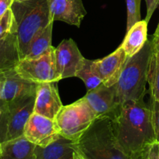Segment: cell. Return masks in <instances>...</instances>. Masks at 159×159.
I'll return each mask as SVG.
<instances>
[{
	"label": "cell",
	"instance_id": "2e32d148",
	"mask_svg": "<svg viewBox=\"0 0 159 159\" xmlns=\"http://www.w3.org/2000/svg\"><path fill=\"white\" fill-rule=\"evenodd\" d=\"M74 141L59 135V138L45 147H35L36 159H73Z\"/></svg>",
	"mask_w": 159,
	"mask_h": 159
},
{
	"label": "cell",
	"instance_id": "e0dca14e",
	"mask_svg": "<svg viewBox=\"0 0 159 159\" xmlns=\"http://www.w3.org/2000/svg\"><path fill=\"white\" fill-rule=\"evenodd\" d=\"M147 24L145 20H141L134 23L130 29L126 31L121 48L127 57H130L138 53L144 46L147 39Z\"/></svg>",
	"mask_w": 159,
	"mask_h": 159
},
{
	"label": "cell",
	"instance_id": "44dd1931",
	"mask_svg": "<svg viewBox=\"0 0 159 159\" xmlns=\"http://www.w3.org/2000/svg\"><path fill=\"white\" fill-rule=\"evenodd\" d=\"M91 62V60L85 59L84 65L80 69L76 76V77L80 78L84 82L87 91L94 89L102 84V81L92 71Z\"/></svg>",
	"mask_w": 159,
	"mask_h": 159
},
{
	"label": "cell",
	"instance_id": "5bb4252c",
	"mask_svg": "<svg viewBox=\"0 0 159 159\" xmlns=\"http://www.w3.org/2000/svg\"><path fill=\"white\" fill-rule=\"evenodd\" d=\"M4 74L5 79L0 99L9 102L17 98L36 94L39 83H35L22 78L16 71L15 68L5 71Z\"/></svg>",
	"mask_w": 159,
	"mask_h": 159
},
{
	"label": "cell",
	"instance_id": "7c38bea8",
	"mask_svg": "<svg viewBox=\"0 0 159 159\" xmlns=\"http://www.w3.org/2000/svg\"><path fill=\"white\" fill-rule=\"evenodd\" d=\"M56 82H43L37 86L34 102V113L55 120L62 105Z\"/></svg>",
	"mask_w": 159,
	"mask_h": 159
},
{
	"label": "cell",
	"instance_id": "4316f807",
	"mask_svg": "<svg viewBox=\"0 0 159 159\" xmlns=\"http://www.w3.org/2000/svg\"><path fill=\"white\" fill-rule=\"evenodd\" d=\"M145 2L147 6V15L145 20L148 23L154 11L159 6V0H145Z\"/></svg>",
	"mask_w": 159,
	"mask_h": 159
},
{
	"label": "cell",
	"instance_id": "ac0fdd59",
	"mask_svg": "<svg viewBox=\"0 0 159 159\" xmlns=\"http://www.w3.org/2000/svg\"><path fill=\"white\" fill-rule=\"evenodd\" d=\"M20 59L17 34L0 39V71L15 68Z\"/></svg>",
	"mask_w": 159,
	"mask_h": 159
},
{
	"label": "cell",
	"instance_id": "484cf974",
	"mask_svg": "<svg viewBox=\"0 0 159 159\" xmlns=\"http://www.w3.org/2000/svg\"><path fill=\"white\" fill-rule=\"evenodd\" d=\"M142 154L147 159H159V142L154 141L148 144L143 149Z\"/></svg>",
	"mask_w": 159,
	"mask_h": 159
},
{
	"label": "cell",
	"instance_id": "f1b7e54d",
	"mask_svg": "<svg viewBox=\"0 0 159 159\" xmlns=\"http://www.w3.org/2000/svg\"><path fill=\"white\" fill-rule=\"evenodd\" d=\"M14 0H0V19L11 8Z\"/></svg>",
	"mask_w": 159,
	"mask_h": 159
},
{
	"label": "cell",
	"instance_id": "4fadbf2b",
	"mask_svg": "<svg viewBox=\"0 0 159 159\" xmlns=\"http://www.w3.org/2000/svg\"><path fill=\"white\" fill-rule=\"evenodd\" d=\"M51 20L80 27L87 15L82 0H47Z\"/></svg>",
	"mask_w": 159,
	"mask_h": 159
},
{
	"label": "cell",
	"instance_id": "8fae6325",
	"mask_svg": "<svg viewBox=\"0 0 159 159\" xmlns=\"http://www.w3.org/2000/svg\"><path fill=\"white\" fill-rule=\"evenodd\" d=\"M126 59L127 56L120 46L104 58L92 61L91 69L102 81V84L112 86L119 79Z\"/></svg>",
	"mask_w": 159,
	"mask_h": 159
},
{
	"label": "cell",
	"instance_id": "4dcf8cb0",
	"mask_svg": "<svg viewBox=\"0 0 159 159\" xmlns=\"http://www.w3.org/2000/svg\"><path fill=\"white\" fill-rule=\"evenodd\" d=\"M131 159H147L145 158L144 155L141 153H137V154H134L131 156Z\"/></svg>",
	"mask_w": 159,
	"mask_h": 159
},
{
	"label": "cell",
	"instance_id": "30bf717a",
	"mask_svg": "<svg viewBox=\"0 0 159 159\" xmlns=\"http://www.w3.org/2000/svg\"><path fill=\"white\" fill-rule=\"evenodd\" d=\"M59 129L55 120L33 113L23 130V136L36 146L45 147L59 137Z\"/></svg>",
	"mask_w": 159,
	"mask_h": 159
},
{
	"label": "cell",
	"instance_id": "ba28073f",
	"mask_svg": "<svg viewBox=\"0 0 159 159\" xmlns=\"http://www.w3.org/2000/svg\"><path fill=\"white\" fill-rule=\"evenodd\" d=\"M84 98L97 117L108 116L113 120L118 113L122 106L117 95L116 84L112 86L101 84L97 88L87 91Z\"/></svg>",
	"mask_w": 159,
	"mask_h": 159
},
{
	"label": "cell",
	"instance_id": "9a60e30c",
	"mask_svg": "<svg viewBox=\"0 0 159 159\" xmlns=\"http://www.w3.org/2000/svg\"><path fill=\"white\" fill-rule=\"evenodd\" d=\"M36 145L24 136L0 144V159H36Z\"/></svg>",
	"mask_w": 159,
	"mask_h": 159
},
{
	"label": "cell",
	"instance_id": "7402d4cb",
	"mask_svg": "<svg viewBox=\"0 0 159 159\" xmlns=\"http://www.w3.org/2000/svg\"><path fill=\"white\" fill-rule=\"evenodd\" d=\"M15 33L17 34V24L10 8L0 19V39Z\"/></svg>",
	"mask_w": 159,
	"mask_h": 159
},
{
	"label": "cell",
	"instance_id": "5b68a950",
	"mask_svg": "<svg viewBox=\"0 0 159 159\" xmlns=\"http://www.w3.org/2000/svg\"><path fill=\"white\" fill-rule=\"evenodd\" d=\"M97 118L84 97L67 106H62L56 116L59 134L76 141Z\"/></svg>",
	"mask_w": 159,
	"mask_h": 159
},
{
	"label": "cell",
	"instance_id": "3957f363",
	"mask_svg": "<svg viewBox=\"0 0 159 159\" xmlns=\"http://www.w3.org/2000/svg\"><path fill=\"white\" fill-rule=\"evenodd\" d=\"M11 9L17 24V41L22 59L34 36L54 20L50 16L47 0L13 2Z\"/></svg>",
	"mask_w": 159,
	"mask_h": 159
},
{
	"label": "cell",
	"instance_id": "ffe728a7",
	"mask_svg": "<svg viewBox=\"0 0 159 159\" xmlns=\"http://www.w3.org/2000/svg\"><path fill=\"white\" fill-rule=\"evenodd\" d=\"M147 82L151 98L159 101V58L151 54L147 71Z\"/></svg>",
	"mask_w": 159,
	"mask_h": 159
},
{
	"label": "cell",
	"instance_id": "83f0119b",
	"mask_svg": "<svg viewBox=\"0 0 159 159\" xmlns=\"http://www.w3.org/2000/svg\"><path fill=\"white\" fill-rule=\"evenodd\" d=\"M151 45H152V54L157 58H159V22L155 32L153 35Z\"/></svg>",
	"mask_w": 159,
	"mask_h": 159
},
{
	"label": "cell",
	"instance_id": "277c9868",
	"mask_svg": "<svg viewBox=\"0 0 159 159\" xmlns=\"http://www.w3.org/2000/svg\"><path fill=\"white\" fill-rule=\"evenodd\" d=\"M151 54V40H147L138 53L127 57L116 83L117 95L121 104L126 101L137 100L146 95L147 71Z\"/></svg>",
	"mask_w": 159,
	"mask_h": 159
},
{
	"label": "cell",
	"instance_id": "7a4b0ae2",
	"mask_svg": "<svg viewBox=\"0 0 159 159\" xmlns=\"http://www.w3.org/2000/svg\"><path fill=\"white\" fill-rule=\"evenodd\" d=\"M73 147L84 159H131L118 145L108 116L97 117Z\"/></svg>",
	"mask_w": 159,
	"mask_h": 159
},
{
	"label": "cell",
	"instance_id": "d4e9b609",
	"mask_svg": "<svg viewBox=\"0 0 159 159\" xmlns=\"http://www.w3.org/2000/svg\"><path fill=\"white\" fill-rule=\"evenodd\" d=\"M149 107L151 109V120L155 136V141L159 142V101L154 100L151 98Z\"/></svg>",
	"mask_w": 159,
	"mask_h": 159
},
{
	"label": "cell",
	"instance_id": "f546056e",
	"mask_svg": "<svg viewBox=\"0 0 159 159\" xmlns=\"http://www.w3.org/2000/svg\"><path fill=\"white\" fill-rule=\"evenodd\" d=\"M5 71H0V95H1L2 89L3 82H4L5 79Z\"/></svg>",
	"mask_w": 159,
	"mask_h": 159
},
{
	"label": "cell",
	"instance_id": "8992f818",
	"mask_svg": "<svg viewBox=\"0 0 159 159\" xmlns=\"http://www.w3.org/2000/svg\"><path fill=\"white\" fill-rule=\"evenodd\" d=\"M15 70L22 78L35 83L57 82L61 80L56 70L53 47L40 57L20 59Z\"/></svg>",
	"mask_w": 159,
	"mask_h": 159
},
{
	"label": "cell",
	"instance_id": "52a82bcc",
	"mask_svg": "<svg viewBox=\"0 0 159 159\" xmlns=\"http://www.w3.org/2000/svg\"><path fill=\"white\" fill-rule=\"evenodd\" d=\"M35 95H27L8 102V130L6 141L23 135L24 127L34 112Z\"/></svg>",
	"mask_w": 159,
	"mask_h": 159
},
{
	"label": "cell",
	"instance_id": "1f68e13d",
	"mask_svg": "<svg viewBox=\"0 0 159 159\" xmlns=\"http://www.w3.org/2000/svg\"><path fill=\"white\" fill-rule=\"evenodd\" d=\"M73 159H84V158H83L82 157H81L80 155L77 153V152H75L74 154H73Z\"/></svg>",
	"mask_w": 159,
	"mask_h": 159
},
{
	"label": "cell",
	"instance_id": "603a6c76",
	"mask_svg": "<svg viewBox=\"0 0 159 159\" xmlns=\"http://www.w3.org/2000/svg\"><path fill=\"white\" fill-rule=\"evenodd\" d=\"M140 2L141 0H126V7H127L126 31L129 30L134 23L141 20Z\"/></svg>",
	"mask_w": 159,
	"mask_h": 159
},
{
	"label": "cell",
	"instance_id": "d6986e66",
	"mask_svg": "<svg viewBox=\"0 0 159 159\" xmlns=\"http://www.w3.org/2000/svg\"><path fill=\"white\" fill-rule=\"evenodd\" d=\"M54 21H51L49 24L39 31L31 39L28 46L27 51L23 58H35L45 54L51 46V37Z\"/></svg>",
	"mask_w": 159,
	"mask_h": 159
},
{
	"label": "cell",
	"instance_id": "cb8c5ba5",
	"mask_svg": "<svg viewBox=\"0 0 159 159\" xmlns=\"http://www.w3.org/2000/svg\"><path fill=\"white\" fill-rule=\"evenodd\" d=\"M8 102L0 99V144L6 141L8 130Z\"/></svg>",
	"mask_w": 159,
	"mask_h": 159
},
{
	"label": "cell",
	"instance_id": "d6a6232c",
	"mask_svg": "<svg viewBox=\"0 0 159 159\" xmlns=\"http://www.w3.org/2000/svg\"><path fill=\"white\" fill-rule=\"evenodd\" d=\"M27 1V0H14V2H24Z\"/></svg>",
	"mask_w": 159,
	"mask_h": 159
},
{
	"label": "cell",
	"instance_id": "9c48e42d",
	"mask_svg": "<svg viewBox=\"0 0 159 159\" xmlns=\"http://www.w3.org/2000/svg\"><path fill=\"white\" fill-rule=\"evenodd\" d=\"M57 73L60 79L76 77L84 65V58L76 43L72 39H65L55 48Z\"/></svg>",
	"mask_w": 159,
	"mask_h": 159
},
{
	"label": "cell",
	"instance_id": "6da1fadb",
	"mask_svg": "<svg viewBox=\"0 0 159 159\" xmlns=\"http://www.w3.org/2000/svg\"><path fill=\"white\" fill-rule=\"evenodd\" d=\"M112 120L118 145L129 156L141 153L148 144L155 141L151 109L143 98L123 102Z\"/></svg>",
	"mask_w": 159,
	"mask_h": 159
}]
</instances>
